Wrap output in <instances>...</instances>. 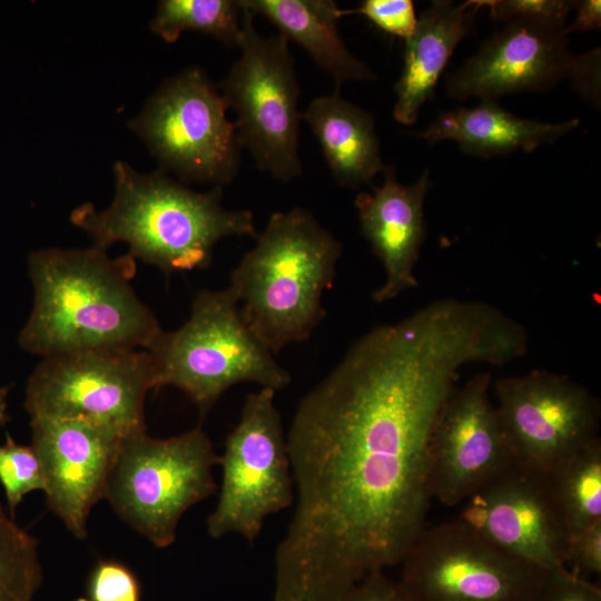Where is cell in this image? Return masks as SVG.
I'll return each instance as SVG.
<instances>
[{"label":"cell","mask_w":601,"mask_h":601,"mask_svg":"<svg viewBox=\"0 0 601 601\" xmlns=\"http://www.w3.org/2000/svg\"><path fill=\"white\" fill-rule=\"evenodd\" d=\"M510 319L436 299L361 336L299 402L286 436L296 506L275 553L273 601H343L401 564L431 506V435L462 366L518 356Z\"/></svg>","instance_id":"obj_1"},{"label":"cell","mask_w":601,"mask_h":601,"mask_svg":"<svg viewBox=\"0 0 601 601\" xmlns=\"http://www.w3.org/2000/svg\"><path fill=\"white\" fill-rule=\"evenodd\" d=\"M136 259L107 249L49 247L31 252V313L19 346L42 358L88 349H148L162 328L138 297Z\"/></svg>","instance_id":"obj_2"},{"label":"cell","mask_w":601,"mask_h":601,"mask_svg":"<svg viewBox=\"0 0 601 601\" xmlns=\"http://www.w3.org/2000/svg\"><path fill=\"white\" fill-rule=\"evenodd\" d=\"M114 176L109 207L83 203L70 214L95 246L124 242L131 257L171 274L208 268L223 238L258 235L250 210L223 206L220 186L199 193L161 169L142 174L121 160Z\"/></svg>","instance_id":"obj_3"},{"label":"cell","mask_w":601,"mask_h":601,"mask_svg":"<svg viewBox=\"0 0 601 601\" xmlns=\"http://www.w3.org/2000/svg\"><path fill=\"white\" fill-rule=\"evenodd\" d=\"M341 254L342 244L309 210L295 207L269 216L233 269L228 288L272 354L308 339L324 319L323 293L333 284Z\"/></svg>","instance_id":"obj_4"},{"label":"cell","mask_w":601,"mask_h":601,"mask_svg":"<svg viewBox=\"0 0 601 601\" xmlns=\"http://www.w3.org/2000/svg\"><path fill=\"white\" fill-rule=\"evenodd\" d=\"M146 351L157 388H179L203 415L238 383L252 382L276 392L292 382L247 326L228 287L199 290L189 318L173 332L162 331Z\"/></svg>","instance_id":"obj_5"},{"label":"cell","mask_w":601,"mask_h":601,"mask_svg":"<svg viewBox=\"0 0 601 601\" xmlns=\"http://www.w3.org/2000/svg\"><path fill=\"white\" fill-rule=\"evenodd\" d=\"M213 444L200 426L168 439L126 437L105 499L118 516L157 548L176 540L178 523L217 490Z\"/></svg>","instance_id":"obj_6"},{"label":"cell","mask_w":601,"mask_h":601,"mask_svg":"<svg viewBox=\"0 0 601 601\" xmlns=\"http://www.w3.org/2000/svg\"><path fill=\"white\" fill-rule=\"evenodd\" d=\"M243 10L240 56L218 88L227 108L236 114L234 124L242 148L249 151L262 171L289 183L303 173L295 60L286 37H263L255 27V16Z\"/></svg>","instance_id":"obj_7"},{"label":"cell","mask_w":601,"mask_h":601,"mask_svg":"<svg viewBox=\"0 0 601 601\" xmlns=\"http://www.w3.org/2000/svg\"><path fill=\"white\" fill-rule=\"evenodd\" d=\"M227 109L218 86L190 67L167 78L129 126L161 170L184 184L224 187L237 176L243 149Z\"/></svg>","instance_id":"obj_8"},{"label":"cell","mask_w":601,"mask_h":601,"mask_svg":"<svg viewBox=\"0 0 601 601\" xmlns=\"http://www.w3.org/2000/svg\"><path fill=\"white\" fill-rule=\"evenodd\" d=\"M146 349H88L42 358L26 387L30 418H81L122 437L147 432L145 400L156 390Z\"/></svg>","instance_id":"obj_9"},{"label":"cell","mask_w":601,"mask_h":601,"mask_svg":"<svg viewBox=\"0 0 601 601\" xmlns=\"http://www.w3.org/2000/svg\"><path fill=\"white\" fill-rule=\"evenodd\" d=\"M275 391L249 393L236 426L225 440L218 464L223 479L215 510L207 519L213 539L238 534L249 543L265 519L287 509L295 499L294 481Z\"/></svg>","instance_id":"obj_10"},{"label":"cell","mask_w":601,"mask_h":601,"mask_svg":"<svg viewBox=\"0 0 601 601\" xmlns=\"http://www.w3.org/2000/svg\"><path fill=\"white\" fill-rule=\"evenodd\" d=\"M459 69L446 78L447 93L496 101L518 92L546 91L569 81L587 102L600 106V49L575 55L564 27L513 19L504 22Z\"/></svg>","instance_id":"obj_11"},{"label":"cell","mask_w":601,"mask_h":601,"mask_svg":"<svg viewBox=\"0 0 601 601\" xmlns=\"http://www.w3.org/2000/svg\"><path fill=\"white\" fill-rule=\"evenodd\" d=\"M401 564L415 601H534L546 573L459 519L426 526Z\"/></svg>","instance_id":"obj_12"},{"label":"cell","mask_w":601,"mask_h":601,"mask_svg":"<svg viewBox=\"0 0 601 601\" xmlns=\"http://www.w3.org/2000/svg\"><path fill=\"white\" fill-rule=\"evenodd\" d=\"M501 427L515 463L549 472L598 436L600 403L568 376L532 370L494 382Z\"/></svg>","instance_id":"obj_13"},{"label":"cell","mask_w":601,"mask_h":601,"mask_svg":"<svg viewBox=\"0 0 601 601\" xmlns=\"http://www.w3.org/2000/svg\"><path fill=\"white\" fill-rule=\"evenodd\" d=\"M459 520L542 570L566 568L570 531L548 473L512 464L464 502Z\"/></svg>","instance_id":"obj_14"},{"label":"cell","mask_w":601,"mask_h":601,"mask_svg":"<svg viewBox=\"0 0 601 601\" xmlns=\"http://www.w3.org/2000/svg\"><path fill=\"white\" fill-rule=\"evenodd\" d=\"M492 375L481 372L454 388L443 405L430 441L428 485L445 506L463 503L515 463L495 405Z\"/></svg>","instance_id":"obj_15"},{"label":"cell","mask_w":601,"mask_h":601,"mask_svg":"<svg viewBox=\"0 0 601 601\" xmlns=\"http://www.w3.org/2000/svg\"><path fill=\"white\" fill-rule=\"evenodd\" d=\"M30 426L48 508L70 533L85 539L90 511L105 499L125 437L81 418H30Z\"/></svg>","instance_id":"obj_16"},{"label":"cell","mask_w":601,"mask_h":601,"mask_svg":"<svg viewBox=\"0 0 601 601\" xmlns=\"http://www.w3.org/2000/svg\"><path fill=\"white\" fill-rule=\"evenodd\" d=\"M382 186L355 198L361 231L385 270L384 283L373 292L376 304L396 298L418 285L414 267L425 239L424 199L432 181L428 170L410 185L400 183L394 166H385Z\"/></svg>","instance_id":"obj_17"},{"label":"cell","mask_w":601,"mask_h":601,"mask_svg":"<svg viewBox=\"0 0 601 601\" xmlns=\"http://www.w3.org/2000/svg\"><path fill=\"white\" fill-rule=\"evenodd\" d=\"M480 0L455 4L436 0L417 18L405 40L403 69L394 86L393 115L405 126L415 124L421 107L434 96L436 82L460 41L471 31Z\"/></svg>","instance_id":"obj_18"},{"label":"cell","mask_w":601,"mask_h":601,"mask_svg":"<svg viewBox=\"0 0 601 601\" xmlns=\"http://www.w3.org/2000/svg\"><path fill=\"white\" fill-rule=\"evenodd\" d=\"M579 125V118L561 122L521 118L496 101L482 100L471 108L440 112L425 130L411 134L431 145L453 140L467 155L492 157L519 149L531 152L541 145L555 142Z\"/></svg>","instance_id":"obj_19"},{"label":"cell","mask_w":601,"mask_h":601,"mask_svg":"<svg viewBox=\"0 0 601 601\" xmlns=\"http://www.w3.org/2000/svg\"><path fill=\"white\" fill-rule=\"evenodd\" d=\"M311 127L335 181L342 187L372 185L383 173L373 116L338 91L314 98L302 114Z\"/></svg>","instance_id":"obj_20"},{"label":"cell","mask_w":601,"mask_h":601,"mask_svg":"<svg viewBox=\"0 0 601 601\" xmlns=\"http://www.w3.org/2000/svg\"><path fill=\"white\" fill-rule=\"evenodd\" d=\"M254 16L270 21L278 33L300 46L331 76L337 87L347 81H371V68L345 46L339 19L349 11L333 0H240Z\"/></svg>","instance_id":"obj_21"},{"label":"cell","mask_w":601,"mask_h":601,"mask_svg":"<svg viewBox=\"0 0 601 601\" xmlns=\"http://www.w3.org/2000/svg\"><path fill=\"white\" fill-rule=\"evenodd\" d=\"M546 473L570 534L601 522L600 437Z\"/></svg>","instance_id":"obj_22"},{"label":"cell","mask_w":601,"mask_h":601,"mask_svg":"<svg viewBox=\"0 0 601 601\" xmlns=\"http://www.w3.org/2000/svg\"><path fill=\"white\" fill-rule=\"evenodd\" d=\"M243 11L239 0H161L150 29L169 43L191 30L211 36L227 47H239Z\"/></svg>","instance_id":"obj_23"},{"label":"cell","mask_w":601,"mask_h":601,"mask_svg":"<svg viewBox=\"0 0 601 601\" xmlns=\"http://www.w3.org/2000/svg\"><path fill=\"white\" fill-rule=\"evenodd\" d=\"M41 583L37 539L0 504V601H33Z\"/></svg>","instance_id":"obj_24"},{"label":"cell","mask_w":601,"mask_h":601,"mask_svg":"<svg viewBox=\"0 0 601 601\" xmlns=\"http://www.w3.org/2000/svg\"><path fill=\"white\" fill-rule=\"evenodd\" d=\"M0 484L9 514L13 518L16 509L28 493L45 491L41 464L33 447L17 443L10 435L0 444Z\"/></svg>","instance_id":"obj_25"},{"label":"cell","mask_w":601,"mask_h":601,"mask_svg":"<svg viewBox=\"0 0 601 601\" xmlns=\"http://www.w3.org/2000/svg\"><path fill=\"white\" fill-rule=\"evenodd\" d=\"M141 584L130 568L115 559H101L88 575L83 601H141Z\"/></svg>","instance_id":"obj_26"},{"label":"cell","mask_w":601,"mask_h":601,"mask_svg":"<svg viewBox=\"0 0 601 601\" xmlns=\"http://www.w3.org/2000/svg\"><path fill=\"white\" fill-rule=\"evenodd\" d=\"M492 18L499 21L524 19L565 27L568 14L575 8L573 0H480Z\"/></svg>","instance_id":"obj_27"},{"label":"cell","mask_w":601,"mask_h":601,"mask_svg":"<svg viewBox=\"0 0 601 601\" xmlns=\"http://www.w3.org/2000/svg\"><path fill=\"white\" fill-rule=\"evenodd\" d=\"M378 29L404 39L415 30L417 17L411 0H365L355 10Z\"/></svg>","instance_id":"obj_28"},{"label":"cell","mask_w":601,"mask_h":601,"mask_svg":"<svg viewBox=\"0 0 601 601\" xmlns=\"http://www.w3.org/2000/svg\"><path fill=\"white\" fill-rule=\"evenodd\" d=\"M566 568L569 571L588 580V577L601 572V522L570 534Z\"/></svg>","instance_id":"obj_29"},{"label":"cell","mask_w":601,"mask_h":601,"mask_svg":"<svg viewBox=\"0 0 601 601\" xmlns=\"http://www.w3.org/2000/svg\"><path fill=\"white\" fill-rule=\"evenodd\" d=\"M534 601H601V590L569 569L546 571Z\"/></svg>","instance_id":"obj_30"},{"label":"cell","mask_w":601,"mask_h":601,"mask_svg":"<svg viewBox=\"0 0 601 601\" xmlns=\"http://www.w3.org/2000/svg\"><path fill=\"white\" fill-rule=\"evenodd\" d=\"M343 601H415L400 581L392 580L383 570L373 571L357 582Z\"/></svg>","instance_id":"obj_31"},{"label":"cell","mask_w":601,"mask_h":601,"mask_svg":"<svg viewBox=\"0 0 601 601\" xmlns=\"http://www.w3.org/2000/svg\"><path fill=\"white\" fill-rule=\"evenodd\" d=\"M575 18L570 26H565L563 32L568 36L573 31L597 30L601 26V2L599 0L577 1Z\"/></svg>","instance_id":"obj_32"},{"label":"cell","mask_w":601,"mask_h":601,"mask_svg":"<svg viewBox=\"0 0 601 601\" xmlns=\"http://www.w3.org/2000/svg\"><path fill=\"white\" fill-rule=\"evenodd\" d=\"M9 393L8 386H1L0 387V425L4 426L9 421L10 416L8 414V403L7 397Z\"/></svg>","instance_id":"obj_33"}]
</instances>
